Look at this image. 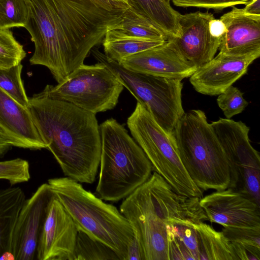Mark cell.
<instances>
[{"mask_svg": "<svg viewBox=\"0 0 260 260\" xmlns=\"http://www.w3.org/2000/svg\"><path fill=\"white\" fill-rule=\"evenodd\" d=\"M211 223L223 228L260 227V206L249 195L232 187L213 192L200 199Z\"/></svg>", "mask_w": 260, "mask_h": 260, "instance_id": "obj_12", "label": "cell"}, {"mask_svg": "<svg viewBox=\"0 0 260 260\" xmlns=\"http://www.w3.org/2000/svg\"><path fill=\"white\" fill-rule=\"evenodd\" d=\"M124 12L118 28L135 37L158 41H167L166 36L158 29L132 3Z\"/></svg>", "mask_w": 260, "mask_h": 260, "instance_id": "obj_25", "label": "cell"}, {"mask_svg": "<svg viewBox=\"0 0 260 260\" xmlns=\"http://www.w3.org/2000/svg\"><path fill=\"white\" fill-rule=\"evenodd\" d=\"M30 178L29 165L23 159L0 161V180L8 181L11 185L27 182Z\"/></svg>", "mask_w": 260, "mask_h": 260, "instance_id": "obj_30", "label": "cell"}, {"mask_svg": "<svg viewBox=\"0 0 260 260\" xmlns=\"http://www.w3.org/2000/svg\"><path fill=\"white\" fill-rule=\"evenodd\" d=\"M251 0H172L175 6L180 7H198L222 10L227 7L246 5Z\"/></svg>", "mask_w": 260, "mask_h": 260, "instance_id": "obj_32", "label": "cell"}, {"mask_svg": "<svg viewBox=\"0 0 260 260\" xmlns=\"http://www.w3.org/2000/svg\"><path fill=\"white\" fill-rule=\"evenodd\" d=\"M198 235L199 260H236L229 240L222 232L201 222L194 225Z\"/></svg>", "mask_w": 260, "mask_h": 260, "instance_id": "obj_23", "label": "cell"}, {"mask_svg": "<svg viewBox=\"0 0 260 260\" xmlns=\"http://www.w3.org/2000/svg\"><path fill=\"white\" fill-rule=\"evenodd\" d=\"M53 97L96 114L117 105L124 86L103 63H84L55 86L45 87Z\"/></svg>", "mask_w": 260, "mask_h": 260, "instance_id": "obj_9", "label": "cell"}, {"mask_svg": "<svg viewBox=\"0 0 260 260\" xmlns=\"http://www.w3.org/2000/svg\"><path fill=\"white\" fill-rule=\"evenodd\" d=\"M210 125L222 146L232 171L230 187L260 203V157L250 143L249 127L241 121L220 118Z\"/></svg>", "mask_w": 260, "mask_h": 260, "instance_id": "obj_10", "label": "cell"}, {"mask_svg": "<svg viewBox=\"0 0 260 260\" xmlns=\"http://www.w3.org/2000/svg\"><path fill=\"white\" fill-rule=\"evenodd\" d=\"M53 196L49 184L45 183L25 200L12 235L10 253L14 259L32 260L36 258L39 239Z\"/></svg>", "mask_w": 260, "mask_h": 260, "instance_id": "obj_11", "label": "cell"}, {"mask_svg": "<svg viewBox=\"0 0 260 260\" xmlns=\"http://www.w3.org/2000/svg\"><path fill=\"white\" fill-rule=\"evenodd\" d=\"M91 51L98 62L104 63L157 123L172 135L185 113L181 99L182 80L131 71L98 49L93 48Z\"/></svg>", "mask_w": 260, "mask_h": 260, "instance_id": "obj_8", "label": "cell"}, {"mask_svg": "<svg viewBox=\"0 0 260 260\" xmlns=\"http://www.w3.org/2000/svg\"><path fill=\"white\" fill-rule=\"evenodd\" d=\"M200 199L177 193L154 171L123 199L119 211L139 242L144 260H169L168 232L172 225L208 221Z\"/></svg>", "mask_w": 260, "mask_h": 260, "instance_id": "obj_3", "label": "cell"}, {"mask_svg": "<svg viewBox=\"0 0 260 260\" xmlns=\"http://www.w3.org/2000/svg\"><path fill=\"white\" fill-rule=\"evenodd\" d=\"M220 19L225 26L219 48L228 54L260 52V15L247 14L235 7Z\"/></svg>", "mask_w": 260, "mask_h": 260, "instance_id": "obj_18", "label": "cell"}, {"mask_svg": "<svg viewBox=\"0 0 260 260\" xmlns=\"http://www.w3.org/2000/svg\"><path fill=\"white\" fill-rule=\"evenodd\" d=\"M165 41L135 37L114 28L106 34L102 43L105 55L119 62L124 58L159 46Z\"/></svg>", "mask_w": 260, "mask_h": 260, "instance_id": "obj_20", "label": "cell"}, {"mask_svg": "<svg viewBox=\"0 0 260 260\" xmlns=\"http://www.w3.org/2000/svg\"><path fill=\"white\" fill-rule=\"evenodd\" d=\"M78 229L54 196L47 209L37 249L38 260H74Z\"/></svg>", "mask_w": 260, "mask_h": 260, "instance_id": "obj_13", "label": "cell"}, {"mask_svg": "<svg viewBox=\"0 0 260 260\" xmlns=\"http://www.w3.org/2000/svg\"><path fill=\"white\" fill-rule=\"evenodd\" d=\"M243 92L233 85L219 94L217 103L226 118L230 119L242 113L248 105V102L243 96Z\"/></svg>", "mask_w": 260, "mask_h": 260, "instance_id": "obj_31", "label": "cell"}, {"mask_svg": "<svg viewBox=\"0 0 260 260\" xmlns=\"http://www.w3.org/2000/svg\"><path fill=\"white\" fill-rule=\"evenodd\" d=\"M129 3H133L167 40L180 35L181 14L164 0H130Z\"/></svg>", "mask_w": 260, "mask_h": 260, "instance_id": "obj_21", "label": "cell"}, {"mask_svg": "<svg viewBox=\"0 0 260 260\" xmlns=\"http://www.w3.org/2000/svg\"><path fill=\"white\" fill-rule=\"evenodd\" d=\"M25 200V193L19 187L0 189V259L10 253L12 232Z\"/></svg>", "mask_w": 260, "mask_h": 260, "instance_id": "obj_19", "label": "cell"}, {"mask_svg": "<svg viewBox=\"0 0 260 260\" xmlns=\"http://www.w3.org/2000/svg\"><path fill=\"white\" fill-rule=\"evenodd\" d=\"M24 27L35 45L32 65L62 81L83 64L110 30L119 28L129 5L117 0H25Z\"/></svg>", "mask_w": 260, "mask_h": 260, "instance_id": "obj_1", "label": "cell"}, {"mask_svg": "<svg viewBox=\"0 0 260 260\" xmlns=\"http://www.w3.org/2000/svg\"><path fill=\"white\" fill-rule=\"evenodd\" d=\"M27 14L25 0H0V29L24 27Z\"/></svg>", "mask_w": 260, "mask_h": 260, "instance_id": "obj_29", "label": "cell"}, {"mask_svg": "<svg viewBox=\"0 0 260 260\" xmlns=\"http://www.w3.org/2000/svg\"><path fill=\"white\" fill-rule=\"evenodd\" d=\"M11 146L6 135L0 128V157L4 156Z\"/></svg>", "mask_w": 260, "mask_h": 260, "instance_id": "obj_36", "label": "cell"}, {"mask_svg": "<svg viewBox=\"0 0 260 260\" xmlns=\"http://www.w3.org/2000/svg\"><path fill=\"white\" fill-rule=\"evenodd\" d=\"M133 138L150 161L152 171L162 176L177 193L201 198L203 191L193 181L184 166L172 135L155 120L137 102L127 120Z\"/></svg>", "mask_w": 260, "mask_h": 260, "instance_id": "obj_7", "label": "cell"}, {"mask_svg": "<svg viewBox=\"0 0 260 260\" xmlns=\"http://www.w3.org/2000/svg\"><path fill=\"white\" fill-rule=\"evenodd\" d=\"M166 3H167L168 4L170 5V1L171 0H164Z\"/></svg>", "mask_w": 260, "mask_h": 260, "instance_id": "obj_37", "label": "cell"}, {"mask_svg": "<svg viewBox=\"0 0 260 260\" xmlns=\"http://www.w3.org/2000/svg\"><path fill=\"white\" fill-rule=\"evenodd\" d=\"M118 63L134 72L180 80L190 77L197 69L180 54L170 40Z\"/></svg>", "mask_w": 260, "mask_h": 260, "instance_id": "obj_16", "label": "cell"}, {"mask_svg": "<svg viewBox=\"0 0 260 260\" xmlns=\"http://www.w3.org/2000/svg\"><path fill=\"white\" fill-rule=\"evenodd\" d=\"M120 1H122V2H125V3H127V4H128V2H129V1L130 0H120Z\"/></svg>", "mask_w": 260, "mask_h": 260, "instance_id": "obj_38", "label": "cell"}, {"mask_svg": "<svg viewBox=\"0 0 260 260\" xmlns=\"http://www.w3.org/2000/svg\"><path fill=\"white\" fill-rule=\"evenodd\" d=\"M195 224L187 222L171 226L168 232L169 260H199Z\"/></svg>", "mask_w": 260, "mask_h": 260, "instance_id": "obj_22", "label": "cell"}, {"mask_svg": "<svg viewBox=\"0 0 260 260\" xmlns=\"http://www.w3.org/2000/svg\"><path fill=\"white\" fill-rule=\"evenodd\" d=\"M100 170L94 194L112 202L123 200L150 176L151 164L126 128L116 119L100 125Z\"/></svg>", "mask_w": 260, "mask_h": 260, "instance_id": "obj_4", "label": "cell"}, {"mask_svg": "<svg viewBox=\"0 0 260 260\" xmlns=\"http://www.w3.org/2000/svg\"><path fill=\"white\" fill-rule=\"evenodd\" d=\"M47 183L78 230L110 247L119 260L125 259L134 234L128 220L115 206L68 177L49 179Z\"/></svg>", "mask_w": 260, "mask_h": 260, "instance_id": "obj_6", "label": "cell"}, {"mask_svg": "<svg viewBox=\"0 0 260 260\" xmlns=\"http://www.w3.org/2000/svg\"><path fill=\"white\" fill-rule=\"evenodd\" d=\"M22 65L0 69V88L22 106L28 108L29 100L21 79Z\"/></svg>", "mask_w": 260, "mask_h": 260, "instance_id": "obj_27", "label": "cell"}, {"mask_svg": "<svg viewBox=\"0 0 260 260\" xmlns=\"http://www.w3.org/2000/svg\"><path fill=\"white\" fill-rule=\"evenodd\" d=\"M74 260H119L115 251L102 242L78 230Z\"/></svg>", "mask_w": 260, "mask_h": 260, "instance_id": "obj_26", "label": "cell"}, {"mask_svg": "<svg viewBox=\"0 0 260 260\" xmlns=\"http://www.w3.org/2000/svg\"><path fill=\"white\" fill-rule=\"evenodd\" d=\"M259 56L260 52L233 55L219 52L197 69L190 77V83L200 93L219 95L246 74L249 66Z\"/></svg>", "mask_w": 260, "mask_h": 260, "instance_id": "obj_15", "label": "cell"}, {"mask_svg": "<svg viewBox=\"0 0 260 260\" xmlns=\"http://www.w3.org/2000/svg\"><path fill=\"white\" fill-rule=\"evenodd\" d=\"M28 100V108L46 149L66 177L93 183L101 152L95 114L53 97L45 88Z\"/></svg>", "mask_w": 260, "mask_h": 260, "instance_id": "obj_2", "label": "cell"}, {"mask_svg": "<svg viewBox=\"0 0 260 260\" xmlns=\"http://www.w3.org/2000/svg\"><path fill=\"white\" fill-rule=\"evenodd\" d=\"M0 128L12 146L30 149L47 148L28 108L0 88Z\"/></svg>", "mask_w": 260, "mask_h": 260, "instance_id": "obj_17", "label": "cell"}, {"mask_svg": "<svg viewBox=\"0 0 260 260\" xmlns=\"http://www.w3.org/2000/svg\"><path fill=\"white\" fill-rule=\"evenodd\" d=\"M23 46L9 28L0 29V69H8L19 63L25 58Z\"/></svg>", "mask_w": 260, "mask_h": 260, "instance_id": "obj_28", "label": "cell"}, {"mask_svg": "<svg viewBox=\"0 0 260 260\" xmlns=\"http://www.w3.org/2000/svg\"><path fill=\"white\" fill-rule=\"evenodd\" d=\"M209 26L212 35L215 37L222 39L226 29L224 24L220 18L216 19L214 17L210 21Z\"/></svg>", "mask_w": 260, "mask_h": 260, "instance_id": "obj_34", "label": "cell"}, {"mask_svg": "<svg viewBox=\"0 0 260 260\" xmlns=\"http://www.w3.org/2000/svg\"><path fill=\"white\" fill-rule=\"evenodd\" d=\"M236 260H260V227L223 228Z\"/></svg>", "mask_w": 260, "mask_h": 260, "instance_id": "obj_24", "label": "cell"}, {"mask_svg": "<svg viewBox=\"0 0 260 260\" xmlns=\"http://www.w3.org/2000/svg\"><path fill=\"white\" fill-rule=\"evenodd\" d=\"M172 135L184 166L200 189L220 191L230 187L231 165L204 112H185Z\"/></svg>", "mask_w": 260, "mask_h": 260, "instance_id": "obj_5", "label": "cell"}, {"mask_svg": "<svg viewBox=\"0 0 260 260\" xmlns=\"http://www.w3.org/2000/svg\"><path fill=\"white\" fill-rule=\"evenodd\" d=\"M125 260H144L141 246L135 236L128 246Z\"/></svg>", "mask_w": 260, "mask_h": 260, "instance_id": "obj_33", "label": "cell"}, {"mask_svg": "<svg viewBox=\"0 0 260 260\" xmlns=\"http://www.w3.org/2000/svg\"><path fill=\"white\" fill-rule=\"evenodd\" d=\"M117 1H120V0H117Z\"/></svg>", "mask_w": 260, "mask_h": 260, "instance_id": "obj_39", "label": "cell"}, {"mask_svg": "<svg viewBox=\"0 0 260 260\" xmlns=\"http://www.w3.org/2000/svg\"><path fill=\"white\" fill-rule=\"evenodd\" d=\"M243 9L244 13L252 15H260V0H251Z\"/></svg>", "mask_w": 260, "mask_h": 260, "instance_id": "obj_35", "label": "cell"}, {"mask_svg": "<svg viewBox=\"0 0 260 260\" xmlns=\"http://www.w3.org/2000/svg\"><path fill=\"white\" fill-rule=\"evenodd\" d=\"M213 14L197 11L181 14L180 35L170 40L180 54L197 68L214 57L219 49L221 39L212 35L210 21Z\"/></svg>", "mask_w": 260, "mask_h": 260, "instance_id": "obj_14", "label": "cell"}]
</instances>
